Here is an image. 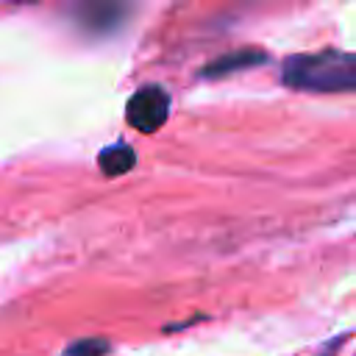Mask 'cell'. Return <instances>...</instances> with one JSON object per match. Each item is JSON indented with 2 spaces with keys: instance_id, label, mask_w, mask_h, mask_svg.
Here are the masks:
<instances>
[{
  "instance_id": "8992f818",
  "label": "cell",
  "mask_w": 356,
  "mask_h": 356,
  "mask_svg": "<svg viewBox=\"0 0 356 356\" xmlns=\"http://www.w3.org/2000/svg\"><path fill=\"white\" fill-rule=\"evenodd\" d=\"M108 342L106 339H81L67 348V356H106Z\"/></svg>"
},
{
  "instance_id": "7a4b0ae2",
  "label": "cell",
  "mask_w": 356,
  "mask_h": 356,
  "mask_svg": "<svg viewBox=\"0 0 356 356\" xmlns=\"http://www.w3.org/2000/svg\"><path fill=\"white\" fill-rule=\"evenodd\" d=\"M167 117H170V95L156 83L136 89L125 106V120L131 122V128L142 134L159 131L167 122Z\"/></svg>"
},
{
  "instance_id": "3957f363",
  "label": "cell",
  "mask_w": 356,
  "mask_h": 356,
  "mask_svg": "<svg viewBox=\"0 0 356 356\" xmlns=\"http://www.w3.org/2000/svg\"><path fill=\"white\" fill-rule=\"evenodd\" d=\"M264 58H267L264 50L242 47V50H234V53L220 56L214 64H209V67L203 70V75H214V78H220V75H228V72H234V70H248V67L264 64Z\"/></svg>"
},
{
  "instance_id": "6da1fadb",
  "label": "cell",
  "mask_w": 356,
  "mask_h": 356,
  "mask_svg": "<svg viewBox=\"0 0 356 356\" xmlns=\"http://www.w3.org/2000/svg\"><path fill=\"white\" fill-rule=\"evenodd\" d=\"M281 81L298 92H356V53L323 50L289 56L281 67Z\"/></svg>"
},
{
  "instance_id": "5b68a950",
  "label": "cell",
  "mask_w": 356,
  "mask_h": 356,
  "mask_svg": "<svg viewBox=\"0 0 356 356\" xmlns=\"http://www.w3.org/2000/svg\"><path fill=\"white\" fill-rule=\"evenodd\" d=\"M106 14H108L111 19H120V6L106 3V0H97L92 8H86V11H83V17L89 19V25H92V28H108L111 22L106 19Z\"/></svg>"
},
{
  "instance_id": "277c9868",
  "label": "cell",
  "mask_w": 356,
  "mask_h": 356,
  "mask_svg": "<svg viewBox=\"0 0 356 356\" xmlns=\"http://www.w3.org/2000/svg\"><path fill=\"white\" fill-rule=\"evenodd\" d=\"M97 164H100L103 175L114 178V175L128 172V170L136 164V153H134L131 145H125V142H114V145H108V147L97 156Z\"/></svg>"
}]
</instances>
